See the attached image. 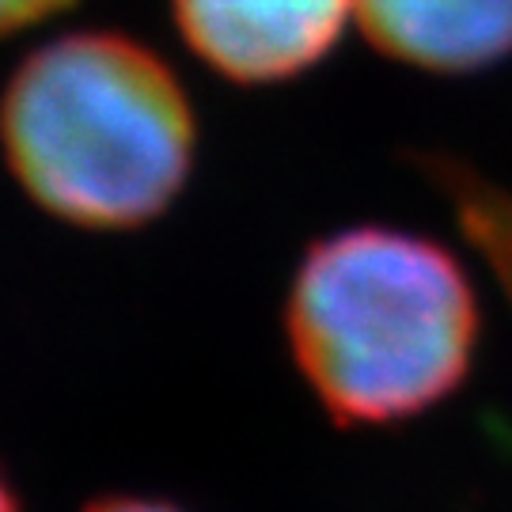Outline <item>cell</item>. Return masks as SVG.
Wrapping results in <instances>:
<instances>
[{"instance_id":"6da1fadb","label":"cell","mask_w":512,"mask_h":512,"mask_svg":"<svg viewBox=\"0 0 512 512\" xmlns=\"http://www.w3.org/2000/svg\"><path fill=\"white\" fill-rule=\"evenodd\" d=\"M0 148L46 213L129 232L164 217L198 160L179 73L141 38L69 31L42 42L0 95Z\"/></svg>"},{"instance_id":"7a4b0ae2","label":"cell","mask_w":512,"mask_h":512,"mask_svg":"<svg viewBox=\"0 0 512 512\" xmlns=\"http://www.w3.org/2000/svg\"><path fill=\"white\" fill-rule=\"evenodd\" d=\"M285 330L296 368L338 425H395L467 380L482 319L448 247L391 224H357L304 251Z\"/></svg>"},{"instance_id":"3957f363","label":"cell","mask_w":512,"mask_h":512,"mask_svg":"<svg viewBox=\"0 0 512 512\" xmlns=\"http://www.w3.org/2000/svg\"><path fill=\"white\" fill-rule=\"evenodd\" d=\"M167 12L209 73L239 88H274L338 50L353 0H167Z\"/></svg>"},{"instance_id":"277c9868","label":"cell","mask_w":512,"mask_h":512,"mask_svg":"<svg viewBox=\"0 0 512 512\" xmlns=\"http://www.w3.org/2000/svg\"><path fill=\"white\" fill-rule=\"evenodd\" d=\"M372 50L433 76H471L512 57V0H353Z\"/></svg>"},{"instance_id":"5b68a950","label":"cell","mask_w":512,"mask_h":512,"mask_svg":"<svg viewBox=\"0 0 512 512\" xmlns=\"http://www.w3.org/2000/svg\"><path fill=\"white\" fill-rule=\"evenodd\" d=\"M429 171L444 186V194H448V202L456 209L463 232L471 236V243L501 274V281H505V289L512 296V194H505L494 183H486L482 175L467 171L463 164L429 160Z\"/></svg>"},{"instance_id":"8992f818","label":"cell","mask_w":512,"mask_h":512,"mask_svg":"<svg viewBox=\"0 0 512 512\" xmlns=\"http://www.w3.org/2000/svg\"><path fill=\"white\" fill-rule=\"evenodd\" d=\"M69 4H76V0H0V38L27 31L42 19H54Z\"/></svg>"},{"instance_id":"52a82bcc","label":"cell","mask_w":512,"mask_h":512,"mask_svg":"<svg viewBox=\"0 0 512 512\" xmlns=\"http://www.w3.org/2000/svg\"><path fill=\"white\" fill-rule=\"evenodd\" d=\"M88 512H183V509H175L167 501H152V497H103Z\"/></svg>"},{"instance_id":"ba28073f","label":"cell","mask_w":512,"mask_h":512,"mask_svg":"<svg viewBox=\"0 0 512 512\" xmlns=\"http://www.w3.org/2000/svg\"><path fill=\"white\" fill-rule=\"evenodd\" d=\"M0 512H19L16 497H12V490L4 486V478H0Z\"/></svg>"}]
</instances>
